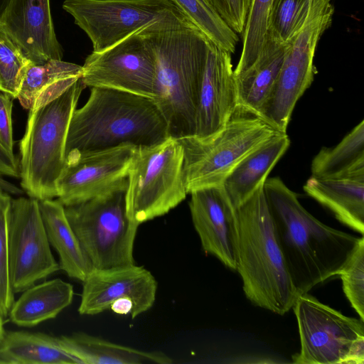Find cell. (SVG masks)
I'll list each match as a JSON object with an SVG mask.
<instances>
[{
    "instance_id": "cell-1",
    "label": "cell",
    "mask_w": 364,
    "mask_h": 364,
    "mask_svg": "<svg viewBox=\"0 0 364 364\" xmlns=\"http://www.w3.org/2000/svg\"><path fill=\"white\" fill-rule=\"evenodd\" d=\"M263 188L275 235L298 295L338 275L360 237L314 218L280 178H267Z\"/></svg>"
},
{
    "instance_id": "cell-2",
    "label": "cell",
    "mask_w": 364,
    "mask_h": 364,
    "mask_svg": "<svg viewBox=\"0 0 364 364\" xmlns=\"http://www.w3.org/2000/svg\"><path fill=\"white\" fill-rule=\"evenodd\" d=\"M141 33L155 57L158 95L169 137L193 136L198 92L210 41L187 19L152 24Z\"/></svg>"
},
{
    "instance_id": "cell-3",
    "label": "cell",
    "mask_w": 364,
    "mask_h": 364,
    "mask_svg": "<svg viewBox=\"0 0 364 364\" xmlns=\"http://www.w3.org/2000/svg\"><path fill=\"white\" fill-rule=\"evenodd\" d=\"M169 137L167 122L154 99L107 87H91L75 109L68 128L65 156L120 146H151Z\"/></svg>"
},
{
    "instance_id": "cell-4",
    "label": "cell",
    "mask_w": 364,
    "mask_h": 364,
    "mask_svg": "<svg viewBox=\"0 0 364 364\" xmlns=\"http://www.w3.org/2000/svg\"><path fill=\"white\" fill-rule=\"evenodd\" d=\"M237 271L246 297L255 306L284 315L298 293L278 244L263 186L236 208Z\"/></svg>"
},
{
    "instance_id": "cell-5",
    "label": "cell",
    "mask_w": 364,
    "mask_h": 364,
    "mask_svg": "<svg viewBox=\"0 0 364 364\" xmlns=\"http://www.w3.org/2000/svg\"><path fill=\"white\" fill-rule=\"evenodd\" d=\"M85 87L80 77L54 100L29 110L18 163L21 186L28 197L40 201L58 196L68 128Z\"/></svg>"
},
{
    "instance_id": "cell-6",
    "label": "cell",
    "mask_w": 364,
    "mask_h": 364,
    "mask_svg": "<svg viewBox=\"0 0 364 364\" xmlns=\"http://www.w3.org/2000/svg\"><path fill=\"white\" fill-rule=\"evenodd\" d=\"M127 188L125 178L97 196L65 206L67 218L94 269L135 264L134 245L139 225L127 215Z\"/></svg>"
},
{
    "instance_id": "cell-7",
    "label": "cell",
    "mask_w": 364,
    "mask_h": 364,
    "mask_svg": "<svg viewBox=\"0 0 364 364\" xmlns=\"http://www.w3.org/2000/svg\"><path fill=\"white\" fill-rule=\"evenodd\" d=\"M183 151L177 139L135 149L127 173L126 208L138 225L162 216L188 194L183 175Z\"/></svg>"
},
{
    "instance_id": "cell-8",
    "label": "cell",
    "mask_w": 364,
    "mask_h": 364,
    "mask_svg": "<svg viewBox=\"0 0 364 364\" xmlns=\"http://www.w3.org/2000/svg\"><path fill=\"white\" fill-rule=\"evenodd\" d=\"M279 132L257 117H235L205 137L177 139L183 148V175L188 193L222 186L233 168L250 153Z\"/></svg>"
},
{
    "instance_id": "cell-9",
    "label": "cell",
    "mask_w": 364,
    "mask_h": 364,
    "mask_svg": "<svg viewBox=\"0 0 364 364\" xmlns=\"http://www.w3.org/2000/svg\"><path fill=\"white\" fill-rule=\"evenodd\" d=\"M333 12L331 0H321L289 41L277 80L258 117L279 132H287L296 103L314 80L316 48L331 24Z\"/></svg>"
},
{
    "instance_id": "cell-10",
    "label": "cell",
    "mask_w": 364,
    "mask_h": 364,
    "mask_svg": "<svg viewBox=\"0 0 364 364\" xmlns=\"http://www.w3.org/2000/svg\"><path fill=\"white\" fill-rule=\"evenodd\" d=\"M63 9L89 37L92 52L156 23L186 19L168 0H64Z\"/></svg>"
},
{
    "instance_id": "cell-11",
    "label": "cell",
    "mask_w": 364,
    "mask_h": 364,
    "mask_svg": "<svg viewBox=\"0 0 364 364\" xmlns=\"http://www.w3.org/2000/svg\"><path fill=\"white\" fill-rule=\"evenodd\" d=\"M292 309L296 316L301 348L292 355L296 364H348L355 344L364 338V321L351 318L305 293Z\"/></svg>"
},
{
    "instance_id": "cell-12",
    "label": "cell",
    "mask_w": 364,
    "mask_h": 364,
    "mask_svg": "<svg viewBox=\"0 0 364 364\" xmlns=\"http://www.w3.org/2000/svg\"><path fill=\"white\" fill-rule=\"evenodd\" d=\"M81 80L85 87L112 88L156 99V60L141 30L108 49L87 55Z\"/></svg>"
},
{
    "instance_id": "cell-13",
    "label": "cell",
    "mask_w": 364,
    "mask_h": 364,
    "mask_svg": "<svg viewBox=\"0 0 364 364\" xmlns=\"http://www.w3.org/2000/svg\"><path fill=\"white\" fill-rule=\"evenodd\" d=\"M9 270L14 293L23 291L60 269L33 198H12L9 210Z\"/></svg>"
},
{
    "instance_id": "cell-14",
    "label": "cell",
    "mask_w": 364,
    "mask_h": 364,
    "mask_svg": "<svg viewBox=\"0 0 364 364\" xmlns=\"http://www.w3.org/2000/svg\"><path fill=\"white\" fill-rule=\"evenodd\" d=\"M136 147L130 145L83 155L65 156L57 182L58 200L64 205L97 196L127 178Z\"/></svg>"
},
{
    "instance_id": "cell-15",
    "label": "cell",
    "mask_w": 364,
    "mask_h": 364,
    "mask_svg": "<svg viewBox=\"0 0 364 364\" xmlns=\"http://www.w3.org/2000/svg\"><path fill=\"white\" fill-rule=\"evenodd\" d=\"M78 312L93 316L109 309L118 299L129 298L134 303L135 318L154 304L157 282L143 267L134 264L110 269H93L82 282Z\"/></svg>"
},
{
    "instance_id": "cell-16",
    "label": "cell",
    "mask_w": 364,
    "mask_h": 364,
    "mask_svg": "<svg viewBox=\"0 0 364 364\" xmlns=\"http://www.w3.org/2000/svg\"><path fill=\"white\" fill-rule=\"evenodd\" d=\"M190 194L191 218L203 250L236 270L237 217L223 185L199 188Z\"/></svg>"
},
{
    "instance_id": "cell-17",
    "label": "cell",
    "mask_w": 364,
    "mask_h": 364,
    "mask_svg": "<svg viewBox=\"0 0 364 364\" xmlns=\"http://www.w3.org/2000/svg\"><path fill=\"white\" fill-rule=\"evenodd\" d=\"M237 110L231 53L210 41L199 88L193 136L205 138L216 133Z\"/></svg>"
},
{
    "instance_id": "cell-18",
    "label": "cell",
    "mask_w": 364,
    "mask_h": 364,
    "mask_svg": "<svg viewBox=\"0 0 364 364\" xmlns=\"http://www.w3.org/2000/svg\"><path fill=\"white\" fill-rule=\"evenodd\" d=\"M0 26L34 64L63 60V50L54 29L50 0H9Z\"/></svg>"
},
{
    "instance_id": "cell-19",
    "label": "cell",
    "mask_w": 364,
    "mask_h": 364,
    "mask_svg": "<svg viewBox=\"0 0 364 364\" xmlns=\"http://www.w3.org/2000/svg\"><path fill=\"white\" fill-rule=\"evenodd\" d=\"M304 191L350 228L364 233V163L329 177L311 176Z\"/></svg>"
},
{
    "instance_id": "cell-20",
    "label": "cell",
    "mask_w": 364,
    "mask_h": 364,
    "mask_svg": "<svg viewBox=\"0 0 364 364\" xmlns=\"http://www.w3.org/2000/svg\"><path fill=\"white\" fill-rule=\"evenodd\" d=\"M288 43L267 36L264 48L255 62L235 75L237 110L259 117L280 70Z\"/></svg>"
},
{
    "instance_id": "cell-21",
    "label": "cell",
    "mask_w": 364,
    "mask_h": 364,
    "mask_svg": "<svg viewBox=\"0 0 364 364\" xmlns=\"http://www.w3.org/2000/svg\"><path fill=\"white\" fill-rule=\"evenodd\" d=\"M290 143L287 132H278L250 153L233 168L223 186L235 208L263 186Z\"/></svg>"
},
{
    "instance_id": "cell-22",
    "label": "cell",
    "mask_w": 364,
    "mask_h": 364,
    "mask_svg": "<svg viewBox=\"0 0 364 364\" xmlns=\"http://www.w3.org/2000/svg\"><path fill=\"white\" fill-rule=\"evenodd\" d=\"M39 208L49 242L58 254L60 269L83 282L94 268L67 218L65 206L58 199H46L39 201Z\"/></svg>"
},
{
    "instance_id": "cell-23",
    "label": "cell",
    "mask_w": 364,
    "mask_h": 364,
    "mask_svg": "<svg viewBox=\"0 0 364 364\" xmlns=\"http://www.w3.org/2000/svg\"><path fill=\"white\" fill-rule=\"evenodd\" d=\"M60 348L80 364H168L173 361L159 351H144L114 343L85 333L57 337Z\"/></svg>"
},
{
    "instance_id": "cell-24",
    "label": "cell",
    "mask_w": 364,
    "mask_h": 364,
    "mask_svg": "<svg viewBox=\"0 0 364 364\" xmlns=\"http://www.w3.org/2000/svg\"><path fill=\"white\" fill-rule=\"evenodd\" d=\"M81 75V65L63 60L32 63L25 73L16 99L28 111L37 109L60 96Z\"/></svg>"
},
{
    "instance_id": "cell-25",
    "label": "cell",
    "mask_w": 364,
    "mask_h": 364,
    "mask_svg": "<svg viewBox=\"0 0 364 364\" xmlns=\"http://www.w3.org/2000/svg\"><path fill=\"white\" fill-rule=\"evenodd\" d=\"M9 312L11 321L21 327H33L55 318L73 301V286L57 278L33 284L22 291Z\"/></svg>"
},
{
    "instance_id": "cell-26",
    "label": "cell",
    "mask_w": 364,
    "mask_h": 364,
    "mask_svg": "<svg viewBox=\"0 0 364 364\" xmlns=\"http://www.w3.org/2000/svg\"><path fill=\"white\" fill-rule=\"evenodd\" d=\"M0 362L10 364H80L59 346L57 337L39 332H6L0 342Z\"/></svg>"
},
{
    "instance_id": "cell-27",
    "label": "cell",
    "mask_w": 364,
    "mask_h": 364,
    "mask_svg": "<svg viewBox=\"0 0 364 364\" xmlns=\"http://www.w3.org/2000/svg\"><path fill=\"white\" fill-rule=\"evenodd\" d=\"M362 163H364L363 120L337 145L320 150L311 163V176H336Z\"/></svg>"
},
{
    "instance_id": "cell-28",
    "label": "cell",
    "mask_w": 364,
    "mask_h": 364,
    "mask_svg": "<svg viewBox=\"0 0 364 364\" xmlns=\"http://www.w3.org/2000/svg\"><path fill=\"white\" fill-rule=\"evenodd\" d=\"M183 16L218 48L232 53L238 42L230 28L205 0H168Z\"/></svg>"
},
{
    "instance_id": "cell-29",
    "label": "cell",
    "mask_w": 364,
    "mask_h": 364,
    "mask_svg": "<svg viewBox=\"0 0 364 364\" xmlns=\"http://www.w3.org/2000/svg\"><path fill=\"white\" fill-rule=\"evenodd\" d=\"M272 0H252L242 31V48L234 74H239L260 55L267 36L269 10Z\"/></svg>"
},
{
    "instance_id": "cell-30",
    "label": "cell",
    "mask_w": 364,
    "mask_h": 364,
    "mask_svg": "<svg viewBox=\"0 0 364 364\" xmlns=\"http://www.w3.org/2000/svg\"><path fill=\"white\" fill-rule=\"evenodd\" d=\"M321 0H272L267 36L288 43L299 31Z\"/></svg>"
},
{
    "instance_id": "cell-31",
    "label": "cell",
    "mask_w": 364,
    "mask_h": 364,
    "mask_svg": "<svg viewBox=\"0 0 364 364\" xmlns=\"http://www.w3.org/2000/svg\"><path fill=\"white\" fill-rule=\"evenodd\" d=\"M32 63L0 26V92L16 99L25 73Z\"/></svg>"
},
{
    "instance_id": "cell-32",
    "label": "cell",
    "mask_w": 364,
    "mask_h": 364,
    "mask_svg": "<svg viewBox=\"0 0 364 364\" xmlns=\"http://www.w3.org/2000/svg\"><path fill=\"white\" fill-rule=\"evenodd\" d=\"M9 193L0 186V313L5 318L15 301L9 270Z\"/></svg>"
},
{
    "instance_id": "cell-33",
    "label": "cell",
    "mask_w": 364,
    "mask_h": 364,
    "mask_svg": "<svg viewBox=\"0 0 364 364\" xmlns=\"http://www.w3.org/2000/svg\"><path fill=\"white\" fill-rule=\"evenodd\" d=\"M343 292L364 321V238L362 236L338 274Z\"/></svg>"
},
{
    "instance_id": "cell-34",
    "label": "cell",
    "mask_w": 364,
    "mask_h": 364,
    "mask_svg": "<svg viewBox=\"0 0 364 364\" xmlns=\"http://www.w3.org/2000/svg\"><path fill=\"white\" fill-rule=\"evenodd\" d=\"M236 33H242L252 0H205Z\"/></svg>"
},
{
    "instance_id": "cell-35",
    "label": "cell",
    "mask_w": 364,
    "mask_h": 364,
    "mask_svg": "<svg viewBox=\"0 0 364 364\" xmlns=\"http://www.w3.org/2000/svg\"><path fill=\"white\" fill-rule=\"evenodd\" d=\"M13 98L0 92V144L11 154H14L12 125Z\"/></svg>"
},
{
    "instance_id": "cell-36",
    "label": "cell",
    "mask_w": 364,
    "mask_h": 364,
    "mask_svg": "<svg viewBox=\"0 0 364 364\" xmlns=\"http://www.w3.org/2000/svg\"><path fill=\"white\" fill-rule=\"evenodd\" d=\"M20 178L18 162L0 144V176Z\"/></svg>"
},
{
    "instance_id": "cell-37",
    "label": "cell",
    "mask_w": 364,
    "mask_h": 364,
    "mask_svg": "<svg viewBox=\"0 0 364 364\" xmlns=\"http://www.w3.org/2000/svg\"><path fill=\"white\" fill-rule=\"evenodd\" d=\"M114 313L131 316L134 311V303L129 298H120L114 301L109 308Z\"/></svg>"
},
{
    "instance_id": "cell-38",
    "label": "cell",
    "mask_w": 364,
    "mask_h": 364,
    "mask_svg": "<svg viewBox=\"0 0 364 364\" xmlns=\"http://www.w3.org/2000/svg\"><path fill=\"white\" fill-rule=\"evenodd\" d=\"M0 186L9 194L22 195L23 193V189H21L14 185L13 183L4 180L0 176Z\"/></svg>"
},
{
    "instance_id": "cell-39",
    "label": "cell",
    "mask_w": 364,
    "mask_h": 364,
    "mask_svg": "<svg viewBox=\"0 0 364 364\" xmlns=\"http://www.w3.org/2000/svg\"><path fill=\"white\" fill-rule=\"evenodd\" d=\"M4 317L0 313V342L2 341V339L4 337V335L6 333V331L4 329Z\"/></svg>"
},
{
    "instance_id": "cell-40",
    "label": "cell",
    "mask_w": 364,
    "mask_h": 364,
    "mask_svg": "<svg viewBox=\"0 0 364 364\" xmlns=\"http://www.w3.org/2000/svg\"><path fill=\"white\" fill-rule=\"evenodd\" d=\"M9 0H0V15L5 9Z\"/></svg>"
},
{
    "instance_id": "cell-41",
    "label": "cell",
    "mask_w": 364,
    "mask_h": 364,
    "mask_svg": "<svg viewBox=\"0 0 364 364\" xmlns=\"http://www.w3.org/2000/svg\"><path fill=\"white\" fill-rule=\"evenodd\" d=\"M0 363H1V362H0Z\"/></svg>"
}]
</instances>
